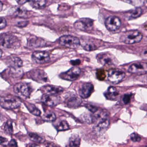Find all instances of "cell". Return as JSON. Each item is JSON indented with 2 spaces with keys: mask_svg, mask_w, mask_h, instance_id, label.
<instances>
[{
  "mask_svg": "<svg viewBox=\"0 0 147 147\" xmlns=\"http://www.w3.org/2000/svg\"><path fill=\"white\" fill-rule=\"evenodd\" d=\"M142 38L141 32L136 30H131L124 32L120 36V41L126 44H133L140 42Z\"/></svg>",
  "mask_w": 147,
  "mask_h": 147,
  "instance_id": "obj_1",
  "label": "cell"
},
{
  "mask_svg": "<svg viewBox=\"0 0 147 147\" xmlns=\"http://www.w3.org/2000/svg\"><path fill=\"white\" fill-rule=\"evenodd\" d=\"M21 104V100L18 97L12 95L4 96L0 98V105L5 109H16L19 107Z\"/></svg>",
  "mask_w": 147,
  "mask_h": 147,
  "instance_id": "obj_2",
  "label": "cell"
},
{
  "mask_svg": "<svg viewBox=\"0 0 147 147\" xmlns=\"http://www.w3.org/2000/svg\"><path fill=\"white\" fill-rule=\"evenodd\" d=\"M0 45L5 48L14 49L20 45V42L15 36L8 34H3L0 35Z\"/></svg>",
  "mask_w": 147,
  "mask_h": 147,
  "instance_id": "obj_3",
  "label": "cell"
},
{
  "mask_svg": "<svg viewBox=\"0 0 147 147\" xmlns=\"http://www.w3.org/2000/svg\"><path fill=\"white\" fill-rule=\"evenodd\" d=\"M59 43L62 46L74 49H77L80 45V39L70 35L62 36L59 38Z\"/></svg>",
  "mask_w": 147,
  "mask_h": 147,
  "instance_id": "obj_4",
  "label": "cell"
},
{
  "mask_svg": "<svg viewBox=\"0 0 147 147\" xmlns=\"http://www.w3.org/2000/svg\"><path fill=\"white\" fill-rule=\"evenodd\" d=\"M93 26V21L91 19L83 18L77 20L74 24V26L76 30L82 31L91 30Z\"/></svg>",
  "mask_w": 147,
  "mask_h": 147,
  "instance_id": "obj_5",
  "label": "cell"
},
{
  "mask_svg": "<svg viewBox=\"0 0 147 147\" xmlns=\"http://www.w3.org/2000/svg\"><path fill=\"white\" fill-rule=\"evenodd\" d=\"M81 74L80 69L77 67H74L69 69L65 73H62L60 75V77L66 80L74 81L80 77Z\"/></svg>",
  "mask_w": 147,
  "mask_h": 147,
  "instance_id": "obj_6",
  "label": "cell"
},
{
  "mask_svg": "<svg viewBox=\"0 0 147 147\" xmlns=\"http://www.w3.org/2000/svg\"><path fill=\"white\" fill-rule=\"evenodd\" d=\"M14 91L17 94L22 98H27L31 93L32 88L28 84L20 82L15 85Z\"/></svg>",
  "mask_w": 147,
  "mask_h": 147,
  "instance_id": "obj_7",
  "label": "cell"
},
{
  "mask_svg": "<svg viewBox=\"0 0 147 147\" xmlns=\"http://www.w3.org/2000/svg\"><path fill=\"white\" fill-rule=\"evenodd\" d=\"M105 25L108 30L111 32L115 31L120 28L121 21L117 17L110 16L106 19Z\"/></svg>",
  "mask_w": 147,
  "mask_h": 147,
  "instance_id": "obj_8",
  "label": "cell"
},
{
  "mask_svg": "<svg viewBox=\"0 0 147 147\" xmlns=\"http://www.w3.org/2000/svg\"><path fill=\"white\" fill-rule=\"evenodd\" d=\"M96 122L97 123L93 128L94 133L98 135L104 134L109 125V120L108 117L99 119Z\"/></svg>",
  "mask_w": 147,
  "mask_h": 147,
  "instance_id": "obj_9",
  "label": "cell"
},
{
  "mask_svg": "<svg viewBox=\"0 0 147 147\" xmlns=\"http://www.w3.org/2000/svg\"><path fill=\"white\" fill-rule=\"evenodd\" d=\"M32 60L38 64H44L50 61V57L48 52L44 51H36L32 55Z\"/></svg>",
  "mask_w": 147,
  "mask_h": 147,
  "instance_id": "obj_10",
  "label": "cell"
},
{
  "mask_svg": "<svg viewBox=\"0 0 147 147\" xmlns=\"http://www.w3.org/2000/svg\"><path fill=\"white\" fill-rule=\"evenodd\" d=\"M124 72L116 69H111L108 72V80L113 84H116L119 83L125 76Z\"/></svg>",
  "mask_w": 147,
  "mask_h": 147,
  "instance_id": "obj_11",
  "label": "cell"
},
{
  "mask_svg": "<svg viewBox=\"0 0 147 147\" xmlns=\"http://www.w3.org/2000/svg\"><path fill=\"white\" fill-rule=\"evenodd\" d=\"M128 71L133 74L142 75L146 74L147 71V64L146 63L139 62L133 63L130 66Z\"/></svg>",
  "mask_w": 147,
  "mask_h": 147,
  "instance_id": "obj_12",
  "label": "cell"
},
{
  "mask_svg": "<svg viewBox=\"0 0 147 147\" xmlns=\"http://www.w3.org/2000/svg\"><path fill=\"white\" fill-rule=\"evenodd\" d=\"M30 77L37 82L43 83L48 80V76L46 73L39 69H34L29 72Z\"/></svg>",
  "mask_w": 147,
  "mask_h": 147,
  "instance_id": "obj_13",
  "label": "cell"
},
{
  "mask_svg": "<svg viewBox=\"0 0 147 147\" xmlns=\"http://www.w3.org/2000/svg\"><path fill=\"white\" fill-rule=\"evenodd\" d=\"M98 61L103 65H113L116 64V59L113 55L108 53H101L97 55Z\"/></svg>",
  "mask_w": 147,
  "mask_h": 147,
  "instance_id": "obj_14",
  "label": "cell"
},
{
  "mask_svg": "<svg viewBox=\"0 0 147 147\" xmlns=\"http://www.w3.org/2000/svg\"><path fill=\"white\" fill-rule=\"evenodd\" d=\"M41 100L45 105L50 107L56 106L61 103V99L57 94H44Z\"/></svg>",
  "mask_w": 147,
  "mask_h": 147,
  "instance_id": "obj_15",
  "label": "cell"
},
{
  "mask_svg": "<svg viewBox=\"0 0 147 147\" xmlns=\"http://www.w3.org/2000/svg\"><path fill=\"white\" fill-rule=\"evenodd\" d=\"M94 86L91 83L86 82L82 85L79 90L80 96L82 98H87L94 91Z\"/></svg>",
  "mask_w": 147,
  "mask_h": 147,
  "instance_id": "obj_16",
  "label": "cell"
},
{
  "mask_svg": "<svg viewBox=\"0 0 147 147\" xmlns=\"http://www.w3.org/2000/svg\"><path fill=\"white\" fill-rule=\"evenodd\" d=\"M7 65L13 69H19L23 66V62L20 58L14 55L8 57L6 60Z\"/></svg>",
  "mask_w": 147,
  "mask_h": 147,
  "instance_id": "obj_17",
  "label": "cell"
},
{
  "mask_svg": "<svg viewBox=\"0 0 147 147\" xmlns=\"http://www.w3.org/2000/svg\"><path fill=\"white\" fill-rule=\"evenodd\" d=\"M65 103L66 105L69 108H76L80 105L82 100L76 95H71V96L66 98Z\"/></svg>",
  "mask_w": 147,
  "mask_h": 147,
  "instance_id": "obj_18",
  "label": "cell"
},
{
  "mask_svg": "<svg viewBox=\"0 0 147 147\" xmlns=\"http://www.w3.org/2000/svg\"><path fill=\"white\" fill-rule=\"evenodd\" d=\"M41 89L43 92L48 94H57L63 91V88L60 87L51 85L45 86Z\"/></svg>",
  "mask_w": 147,
  "mask_h": 147,
  "instance_id": "obj_19",
  "label": "cell"
},
{
  "mask_svg": "<svg viewBox=\"0 0 147 147\" xmlns=\"http://www.w3.org/2000/svg\"><path fill=\"white\" fill-rule=\"evenodd\" d=\"M80 42L82 48L87 51H93L97 49L96 45L91 39L85 38L80 40Z\"/></svg>",
  "mask_w": 147,
  "mask_h": 147,
  "instance_id": "obj_20",
  "label": "cell"
},
{
  "mask_svg": "<svg viewBox=\"0 0 147 147\" xmlns=\"http://www.w3.org/2000/svg\"><path fill=\"white\" fill-rule=\"evenodd\" d=\"M10 15L20 18H25L27 16V11L25 8L22 7H14L9 11Z\"/></svg>",
  "mask_w": 147,
  "mask_h": 147,
  "instance_id": "obj_21",
  "label": "cell"
},
{
  "mask_svg": "<svg viewBox=\"0 0 147 147\" xmlns=\"http://www.w3.org/2000/svg\"><path fill=\"white\" fill-rule=\"evenodd\" d=\"M104 94L107 99L115 100L119 95V92L116 87L111 86L108 88Z\"/></svg>",
  "mask_w": 147,
  "mask_h": 147,
  "instance_id": "obj_22",
  "label": "cell"
},
{
  "mask_svg": "<svg viewBox=\"0 0 147 147\" xmlns=\"http://www.w3.org/2000/svg\"><path fill=\"white\" fill-rule=\"evenodd\" d=\"M81 119L87 123L90 124L95 122L94 115L88 113H85L81 116Z\"/></svg>",
  "mask_w": 147,
  "mask_h": 147,
  "instance_id": "obj_23",
  "label": "cell"
},
{
  "mask_svg": "<svg viewBox=\"0 0 147 147\" xmlns=\"http://www.w3.org/2000/svg\"><path fill=\"white\" fill-rule=\"evenodd\" d=\"M30 3L33 8L40 9L45 7L46 1V0H32Z\"/></svg>",
  "mask_w": 147,
  "mask_h": 147,
  "instance_id": "obj_24",
  "label": "cell"
},
{
  "mask_svg": "<svg viewBox=\"0 0 147 147\" xmlns=\"http://www.w3.org/2000/svg\"><path fill=\"white\" fill-rule=\"evenodd\" d=\"M142 10L141 7H136L134 10H131L129 12V18L131 19H136L138 18L142 15Z\"/></svg>",
  "mask_w": 147,
  "mask_h": 147,
  "instance_id": "obj_25",
  "label": "cell"
},
{
  "mask_svg": "<svg viewBox=\"0 0 147 147\" xmlns=\"http://www.w3.org/2000/svg\"><path fill=\"white\" fill-rule=\"evenodd\" d=\"M81 139L77 135H74L69 140V146L70 147H79L80 144Z\"/></svg>",
  "mask_w": 147,
  "mask_h": 147,
  "instance_id": "obj_26",
  "label": "cell"
},
{
  "mask_svg": "<svg viewBox=\"0 0 147 147\" xmlns=\"http://www.w3.org/2000/svg\"><path fill=\"white\" fill-rule=\"evenodd\" d=\"M125 3L130 4L136 7H141L144 5L146 0H123Z\"/></svg>",
  "mask_w": 147,
  "mask_h": 147,
  "instance_id": "obj_27",
  "label": "cell"
},
{
  "mask_svg": "<svg viewBox=\"0 0 147 147\" xmlns=\"http://www.w3.org/2000/svg\"><path fill=\"white\" fill-rule=\"evenodd\" d=\"M26 106L27 107L30 112L33 115L37 116H39L41 115V112L40 110L33 104L28 103L26 104Z\"/></svg>",
  "mask_w": 147,
  "mask_h": 147,
  "instance_id": "obj_28",
  "label": "cell"
},
{
  "mask_svg": "<svg viewBox=\"0 0 147 147\" xmlns=\"http://www.w3.org/2000/svg\"><path fill=\"white\" fill-rule=\"evenodd\" d=\"M56 118V116L55 114L52 112L46 113L42 117L43 120L46 122H53L55 120Z\"/></svg>",
  "mask_w": 147,
  "mask_h": 147,
  "instance_id": "obj_29",
  "label": "cell"
},
{
  "mask_svg": "<svg viewBox=\"0 0 147 147\" xmlns=\"http://www.w3.org/2000/svg\"><path fill=\"white\" fill-rule=\"evenodd\" d=\"M29 138L33 142L41 143L44 142L45 139L36 133H29L28 134Z\"/></svg>",
  "mask_w": 147,
  "mask_h": 147,
  "instance_id": "obj_30",
  "label": "cell"
},
{
  "mask_svg": "<svg viewBox=\"0 0 147 147\" xmlns=\"http://www.w3.org/2000/svg\"><path fill=\"white\" fill-rule=\"evenodd\" d=\"M4 131L7 135H11L13 133V129L12 123L8 121L5 123L4 126Z\"/></svg>",
  "mask_w": 147,
  "mask_h": 147,
  "instance_id": "obj_31",
  "label": "cell"
},
{
  "mask_svg": "<svg viewBox=\"0 0 147 147\" xmlns=\"http://www.w3.org/2000/svg\"><path fill=\"white\" fill-rule=\"evenodd\" d=\"M69 125L67 122L64 120L61 121L56 125L57 129L59 131L67 130L69 129Z\"/></svg>",
  "mask_w": 147,
  "mask_h": 147,
  "instance_id": "obj_32",
  "label": "cell"
},
{
  "mask_svg": "<svg viewBox=\"0 0 147 147\" xmlns=\"http://www.w3.org/2000/svg\"><path fill=\"white\" fill-rule=\"evenodd\" d=\"M130 139L133 142H139L141 140V137L137 133H133L130 135Z\"/></svg>",
  "mask_w": 147,
  "mask_h": 147,
  "instance_id": "obj_33",
  "label": "cell"
},
{
  "mask_svg": "<svg viewBox=\"0 0 147 147\" xmlns=\"http://www.w3.org/2000/svg\"><path fill=\"white\" fill-rule=\"evenodd\" d=\"M85 106L92 113H94L95 112L97 111L98 110V108L92 105H89V104H86L85 105Z\"/></svg>",
  "mask_w": 147,
  "mask_h": 147,
  "instance_id": "obj_34",
  "label": "cell"
},
{
  "mask_svg": "<svg viewBox=\"0 0 147 147\" xmlns=\"http://www.w3.org/2000/svg\"><path fill=\"white\" fill-rule=\"evenodd\" d=\"M7 26V21L5 18L0 17V30L5 28Z\"/></svg>",
  "mask_w": 147,
  "mask_h": 147,
  "instance_id": "obj_35",
  "label": "cell"
},
{
  "mask_svg": "<svg viewBox=\"0 0 147 147\" xmlns=\"http://www.w3.org/2000/svg\"><path fill=\"white\" fill-rule=\"evenodd\" d=\"M131 99V95L125 94L123 95L122 98V101L125 105L128 104Z\"/></svg>",
  "mask_w": 147,
  "mask_h": 147,
  "instance_id": "obj_36",
  "label": "cell"
},
{
  "mask_svg": "<svg viewBox=\"0 0 147 147\" xmlns=\"http://www.w3.org/2000/svg\"><path fill=\"white\" fill-rule=\"evenodd\" d=\"M9 143L8 139H7L3 137L2 136H0V144L2 146H6Z\"/></svg>",
  "mask_w": 147,
  "mask_h": 147,
  "instance_id": "obj_37",
  "label": "cell"
},
{
  "mask_svg": "<svg viewBox=\"0 0 147 147\" xmlns=\"http://www.w3.org/2000/svg\"><path fill=\"white\" fill-rule=\"evenodd\" d=\"M16 2L19 5H24V4L27 3V2H30L32 0H15Z\"/></svg>",
  "mask_w": 147,
  "mask_h": 147,
  "instance_id": "obj_38",
  "label": "cell"
},
{
  "mask_svg": "<svg viewBox=\"0 0 147 147\" xmlns=\"http://www.w3.org/2000/svg\"><path fill=\"white\" fill-rule=\"evenodd\" d=\"M70 63L72 65H74V66H76V65H80L81 63L79 59L77 60H72L70 61Z\"/></svg>",
  "mask_w": 147,
  "mask_h": 147,
  "instance_id": "obj_39",
  "label": "cell"
},
{
  "mask_svg": "<svg viewBox=\"0 0 147 147\" xmlns=\"http://www.w3.org/2000/svg\"><path fill=\"white\" fill-rule=\"evenodd\" d=\"M8 145L9 146H11V147H17L18 146L17 142L14 139L11 140L8 143Z\"/></svg>",
  "mask_w": 147,
  "mask_h": 147,
  "instance_id": "obj_40",
  "label": "cell"
},
{
  "mask_svg": "<svg viewBox=\"0 0 147 147\" xmlns=\"http://www.w3.org/2000/svg\"><path fill=\"white\" fill-rule=\"evenodd\" d=\"M3 4L0 1V12L2 11L3 9Z\"/></svg>",
  "mask_w": 147,
  "mask_h": 147,
  "instance_id": "obj_41",
  "label": "cell"
},
{
  "mask_svg": "<svg viewBox=\"0 0 147 147\" xmlns=\"http://www.w3.org/2000/svg\"><path fill=\"white\" fill-rule=\"evenodd\" d=\"M2 54H3V51L0 49V58H1V57H2Z\"/></svg>",
  "mask_w": 147,
  "mask_h": 147,
  "instance_id": "obj_42",
  "label": "cell"
}]
</instances>
